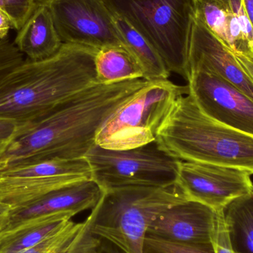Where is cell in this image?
I'll return each instance as SVG.
<instances>
[{
	"mask_svg": "<svg viewBox=\"0 0 253 253\" xmlns=\"http://www.w3.org/2000/svg\"><path fill=\"white\" fill-rule=\"evenodd\" d=\"M147 83L143 79L97 83L45 117L18 126L0 156V172L42 161L84 158L108 117Z\"/></svg>",
	"mask_w": 253,
	"mask_h": 253,
	"instance_id": "1",
	"label": "cell"
},
{
	"mask_svg": "<svg viewBox=\"0 0 253 253\" xmlns=\"http://www.w3.org/2000/svg\"><path fill=\"white\" fill-rule=\"evenodd\" d=\"M98 50L63 43L47 59L24 61L0 84V119L18 126L33 123L97 84Z\"/></svg>",
	"mask_w": 253,
	"mask_h": 253,
	"instance_id": "2",
	"label": "cell"
},
{
	"mask_svg": "<svg viewBox=\"0 0 253 253\" xmlns=\"http://www.w3.org/2000/svg\"><path fill=\"white\" fill-rule=\"evenodd\" d=\"M156 141L181 161L236 167L253 172V135L212 120L189 93L175 101Z\"/></svg>",
	"mask_w": 253,
	"mask_h": 253,
	"instance_id": "3",
	"label": "cell"
},
{
	"mask_svg": "<svg viewBox=\"0 0 253 253\" xmlns=\"http://www.w3.org/2000/svg\"><path fill=\"white\" fill-rule=\"evenodd\" d=\"M185 200L187 198L176 184L103 192L89 215L90 230L125 253H142L152 221L168 208Z\"/></svg>",
	"mask_w": 253,
	"mask_h": 253,
	"instance_id": "4",
	"label": "cell"
},
{
	"mask_svg": "<svg viewBox=\"0 0 253 253\" xmlns=\"http://www.w3.org/2000/svg\"><path fill=\"white\" fill-rule=\"evenodd\" d=\"M194 0H104L156 49L169 72L187 80Z\"/></svg>",
	"mask_w": 253,
	"mask_h": 253,
	"instance_id": "5",
	"label": "cell"
},
{
	"mask_svg": "<svg viewBox=\"0 0 253 253\" xmlns=\"http://www.w3.org/2000/svg\"><path fill=\"white\" fill-rule=\"evenodd\" d=\"M188 93V85L169 80L147 82L105 120L96 134V144L122 150L153 142L175 101Z\"/></svg>",
	"mask_w": 253,
	"mask_h": 253,
	"instance_id": "6",
	"label": "cell"
},
{
	"mask_svg": "<svg viewBox=\"0 0 253 253\" xmlns=\"http://www.w3.org/2000/svg\"><path fill=\"white\" fill-rule=\"evenodd\" d=\"M84 158L90 165V178L102 193L125 187L174 185L181 161L162 150L156 141L122 150L96 144Z\"/></svg>",
	"mask_w": 253,
	"mask_h": 253,
	"instance_id": "7",
	"label": "cell"
},
{
	"mask_svg": "<svg viewBox=\"0 0 253 253\" xmlns=\"http://www.w3.org/2000/svg\"><path fill=\"white\" fill-rule=\"evenodd\" d=\"M50 11L62 43L100 50L122 44L114 14L104 0H40Z\"/></svg>",
	"mask_w": 253,
	"mask_h": 253,
	"instance_id": "8",
	"label": "cell"
},
{
	"mask_svg": "<svg viewBox=\"0 0 253 253\" xmlns=\"http://www.w3.org/2000/svg\"><path fill=\"white\" fill-rule=\"evenodd\" d=\"M252 171L236 167L180 161L176 184L187 200L215 211L253 192Z\"/></svg>",
	"mask_w": 253,
	"mask_h": 253,
	"instance_id": "9",
	"label": "cell"
},
{
	"mask_svg": "<svg viewBox=\"0 0 253 253\" xmlns=\"http://www.w3.org/2000/svg\"><path fill=\"white\" fill-rule=\"evenodd\" d=\"M189 94L202 112L212 120L253 136V100L230 83L214 74H189Z\"/></svg>",
	"mask_w": 253,
	"mask_h": 253,
	"instance_id": "10",
	"label": "cell"
},
{
	"mask_svg": "<svg viewBox=\"0 0 253 253\" xmlns=\"http://www.w3.org/2000/svg\"><path fill=\"white\" fill-rule=\"evenodd\" d=\"M196 72L218 76L253 100V81L234 53L194 18L187 54V79L189 74Z\"/></svg>",
	"mask_w": 253,
	"mask_h": 253,
	"instance_id": "11",
	"label": "cell"
},
{
	"mask_svg": "<svg viewBox=\"0 0 253 253\" xmlns=\"http://www.w3.org/2000/svg\"><path fill=\"white\" fill-rule=\"evenodd\" d=\"M218 211L195 201L185 200L162 212L147 229V235L191 244H213Z\"/></svg>",
	"mask_w": 253,
	"mask_h": 253,
	"instance_id": "12",
	"label": "cell"
},
{
	"mask_svg": "<svg viewBox=\"0 0 253 253\" xmlns=\"http://www.w3.org/2000/svg\"><path fill=\"white\" fill-rule=\"evenodd\" d=\"M102 195V190L91 178L56 189L30 203L11 208L7 224L1 233L38 217L64 212H73L76 215L93 210Z\"/></svg>",
	"mask_w": 253,
	"mask_h": 253,
	"instance_id": "13",
	"label": "cell"
},
{
	"mask_svg": "<svg viewBox=\"0 0 253 253\" xmlns=\"http://www.w3.org/2000/svg\"><path fill=\"white\" fill-rule=\"evenodd\" d=\"M13 44L31 61L47 59L59 51L63 43L48 7L42 1L36 0L32 13L18 31Z\"/></svg>",
	"mask_w": 253,
	"mask_h": 253,
	"instance_id": "14",
	"label": "cell"
},
{
	"mask_svg": "<svg viewBox=\"0 0 253 253\" xmlns=\"http://www.w3.org/2000/svg\"><path fill=\"white\" fill-rule=\"evenodd\" d=\"M193 15L233 53L253 57L240 22L224 0H194Z\"/></svg>",
	"mask_w": 253,
	"mask_h": 253,
	"instance_id": "15",
	"label": "cell"
},
{
	"mask_svg": "<svg viewBox=\"0 0 253 253\" xmlns=\"http://www.w3.org/2000/svg\"><path fill=\"white\" fill-rule=\"evenodd\" d=\"M74 216L70 212L50 214L0 233V253H16L36 246L63 230Z\"/></svg>",
	"mask_w": 253,
	"mask_h": 253,
	"instance_id": "16",
	"label": "cell"
},
{
	"mask_svg": "<svg viewBox=\"0 0 253 253\" xmlns=\"http://www.w3.org/2000/svg\"><path fill=\"white\" fill-rule=\"evenodd\" d=\"M113 14L122 44L138 62L143 72V79L147 82L169 80L170 72L156 49L126 19Z\"/></svg>",
	"mask_w": 253,
	"mask_h": 253,
	"instance_id": "17",
	"label": "cell"
},
{
	"mask_svg": "<svg viewBox=\"0 0 253 253\" xmlns=\"http://www.w3.org/2000/svg\"><path fill=\"white\" fill-rule=\"evenodd\" d=\"M95 71L99 84L143 79L139 65L123 44L108 46L98 50L95 57Z\"/></svg>",
	"mask_w": 253,
	"mask_h": 253,
	"instance_id": "18",
	"label": "cell"
},
{
	"mask_svg": "<svg viewBox=\"0 0 253 253\" xmlns=\"http://www.w3.org/2000/svg\"><path fill=\"white\" fill-rule=\"evenodd\" d=\"M235 253H253V192L232 201L222 210Z\"/></svg>",
	"mask_w": 253,
	"mask_h": 253,
	"instance_id": "19",
	"label": "cell"
},
{
	"mask_svg": "<svg viewBox=\"0 0 253 253\" xmlns=\"http://www.w3.org/2000/svg\"><path fill=\"white\" fill-rule=\"evenodd\" d=\"M65 175L91 176L90 165L85 158L76 159H52L11 168L0 172V176L53 177Z\"/></svg>",
	"mask_w": 253,
	"mask_h": 253,
	"instance_id": "20",
	"label": "cell"
},
{
	"mask_svg": "<svg viewBox=\"0 0 253 253\" xmlns=\"http://www.w3.org/2000/svg\"><path fill=\"white\" fill-rule=\"evenodd\" d=\"M66 253H125L115 245L96 236L90 230L89 216Z\"/></svg>",
	"mask_w": 253,
	"mask_h": 253,
	"instance_id": "21",
	"label": "cell"
},
{
	"mask_svg": "<svg viewBox=\"0 0 253 253\" xmlns=\"http://www.w3.org/2000/svg\"><path fill=\"white\" fill-rule=\"evenodd\" d=\"M83 226L84 221L74 223L71 220L68 225L59 233L36 246L16 253H66Z\"/></svg>",
	"mask_w": 253,
	"mask_h": 253,
	"instance_id": "22",
	"label": "cell"
},
{
	"mask_svg": "<svg viewBox=\"0 0 253 253\" xmlns=\"http://www.w3.org/2000/svg\"><path fill=\"white\" fill-rule=\"evenodd\" d=\"M142 253H215L213 244L173 242L146 235Z\"/></svg>",
	"mask_w": 253,
	"mask_h": 253,
	"instance_id": "23",
	"label": "cell"
},
{
	"mask_svg": "<svg viewBox=\"0 0 253 253\" xmlns=\"http://www.w3.org/2000/svg\"><path fill=\"white\" fill-rule=\"evenodd\" d=\"M36 0H0V8L11 19L13 29L19 31L32 13Z\"/></svg>",
	"mask_w": 253,
	"mask_h": 253,
	"instance_id": "24",
	"label": "cell"
},
{
	"mask_svg": "<svg viewBox=\"0 0 253 253\" xmlns=\"http://www.w3.org/2000/svg\"><path fill=\"white\" fill-rule=\"evenodd\" d=\"M23 55L8 39L0 40V84L22 65Z\"/></svg>",
	"mask_w": 253,
	"mask_h": 253,
	"instance_id": "25",
	"label": "cell"
},
{
	"mask_svg": "<svg viewBox=\"0 0 253 253\" xmlns=\"http://www.w3.org/2000/svg\"><path fill=\"white\" fill-rule=\"evenodd\" d=\"M224 1L240 22L242 31L253 52V27L245 10L243 0H224Z\"/></svg>",
	"mask_w": 253,
	"mask_h": 253,
	"instance_id": "26",
	"label": "cell"
},
{
	"mask_svg": "<svg viewBox=\"0 0 253 253\" xmlns=\"http://www.w3.org/2000/svg\"><path fill=\"white\" fill-rule=\"evenodd\" d=\"M213 246L215 253H235L229 239L221 210L218 211V226Z\"/></svg>",
	"mask_w": 253,
	"mask_h": 253,
	"instance_id": "27",
	"label": "cell"
},
{
	"mask_svg": "<svg viewBox=\"0 0 253 253\" xmlns=\"http://www.w3.org/2000/svg\"><path fill=\"white\" fill-rule=\"evenodd\" d=\"M17 127L16 123L0 119V140L8 141L14 135Z\"/></svg>",
	"mask_w": 253,
	"mask_h": 253,
	"instance_id": "28",
	"label": "cell"
},
{
	"mask_svg": "<svg viewBox=\"0 0 253 253\" xmlns=\"http://www.w3.org/2000/svg\"><path fill=\"white\" fill-rule=\"evenodd\" d=\"M10 29H13L11 19L4 10L0 8V40L7 38Z\"/></svg>",
	"mask_w": 253,
	"mask_h": 253,
	"instance_id": "29",
	"label": "cell"
},
{
	"mask_svg": "<svg viewBox=\"0 0 253 253\" xmlns=\"http://www.w3.org/2000/svg\"><path fill=\"white\" fill-rule=\"evenodd\" d=\"M235 54V53H234ZM242 68L248 74L253 81V57L243 56V55L235 54Z\"/></svg>",
	"mask_w": 253,
	"mask_h": 253,
	"instance_id": "30",
	"label": "cell"
},
{
	"mask_svg": "<svg viewBox=\"0 0 253 253\" xmlns=\"http://www.w3.org/2000/svg\"><path fill=\"white\" fill-rule=\"evenodd\" d=\"M10 210L11 208L10 206L0 202V233L5 227Z\"/></svg>",
	"mask_w": 253,
	"mask_h": 253,
	"instance_id": "31",
	"label": "cell"
},
{
	"mask_svg": "<svg viewBox=\"0 0 253 253\" xmlns=\"http://www.w3.org/2000/svg\"><path fill=\"white\" fill-rule=\"evenodd\" d=\"M245 10L253 27V0H243Z\"/></svg>",
	"mask_w": 253,
	"mask_h": 253,
	"instance_id": "32",
	"label": "cell"
},
{
	"mask_svg": "<svg viewBox=\"0 0 253 253\" xmlns=\"http://www.w3.org/2000/svg\"><path fill=\"white\" fill-rule=\"evenodd\" d=\"M7 143V141H1V140H0V156H1V153H2L3 151H4Z\"/></svg>",
	"mask_w": 253,
	"mask_h": 253,
	"instance_id": "33",
	"label": "cell"
}]
</instances>
